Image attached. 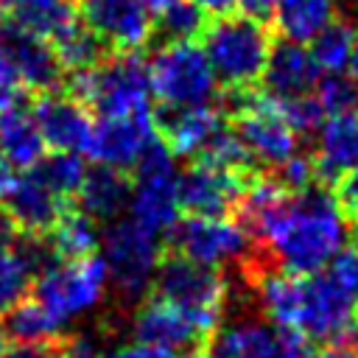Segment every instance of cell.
I'll return each instance as SVG.
<instances>
[{
	"label": "cell",
	"instance_id": "6da1fadb",
	"mask_svg": "<svg viewBox=\"0 0 358 358\" xmlns=\"http://www.w3.org/2000/svg\"><path fill=\"white\" fill-rule=\"evenodd\" d=\"M255 241L263 243L268 257L282 271L316 274L347 246L350 224L336 196L305 187L288 190L268 210L243 221Z\"/></svg>",
	"mask_w": 358,
	"mask_h": 358
},
{
	"label": "cell",
	"instance_id": "7a4b0ae2",
	"mask_svg": "<svg viewBox=\"0 0 358 358\" xmlns=\"http://www.w3.org/2000/svg\"><path fill=\"white\" fill-rule=\"evenodd\" d=\"M255 299L260 316L274 327L319 344H333L350 336L358 313L327 271L294 274L268 268L255 280Z\"/></svg>",
	"mask_w": 358,
	"mask_h": 358
},
{
	"label": "cell",
	"instance_id": "3957f363",
	"mask_svg": "<svg viewBox=\"0 0 358 358\" xmlns=\"http://www.w3.org/2000/svg\"><path fill=\"white\" fill-rule=\"evenodd\" d=\"M201 48L218 84L243 92L263 78L271 53V34L260 17L227 11L204 22Z\"/></svg>",
	"mask_w": 358,
	"mask_h": 358
},
{
	"label": "cell",
	"instance_id": "277c9868",
	"mask_svg": "<svg viewBox=\"0 0 358 358\" xmlns=\"http://www.w3.org/2000/svg\"><path fill=\"white\" fill-rule=\"evenodd\" d=\"M67 90L87 109H95L98 117L151 112L148 73L134 53H117L106 62H95L92 67L73 73Z\"/></svg>",
	"mask_w": 358,
	"mask_h": 358
},
{
	"label": "cell",
	"instance_id": "5b68a950",
	"mask_svg": "<svg viewBox=\"0 0 358 358\" xmlns=\"http://www.w3.org/2000/svg\"><path fill=\"white\" fill-rule=\"evenodd\" d=\"M145 73L162 109L213 103L218 95V78L196 39H168L151 53Z\"/></svg>",
	"mask_w": 358,
	"mask_h": 358
},
{
	"label": "cell",
	"instance_id": "8992f818",
	"mask_svg": "<svg viewBox=\"0 0 358 358\" xmlns=\"http://www.w3.org/2000/svg\"><path fill=\"white\" fill-rule=\"evenodd\" d=\"M109 291V271L101 255L53 260L34 280V299L45 305L64 327L92 313Z\"/></svg>",
	"mask_w": 358,
	"mask_h": 358
},
{
	"label": "cell",
	"instance_id": "52a82bcc",
	"mask_svg": "<svg viewBox=\"0 0 358 358\" xmlns=\"http://www.w3.org/2000/svg\"><path fill=\"white\" fill-rule=\"evenodd\" d=\"M101 249L109 282L120 291V296L137 299L154 285L162 263L159 232L137 224L134 218H115L106 232H101Z\"/></svg>",
	"mask_w": 358,
	"mask_h": 358
},
{
	"label": "cell",
	"instance_id": "ba28073f",
	"mask_svg": "<svg viewBox=\"0 0 358 358\" xmlns=\"http://www.w3.org/2000/svg\"><path fill=\"white\" fill-rule=\"evenodd\" d=\"M249 162L263 168H280L294 154H299V134L288 123L282 106L268 92H235V126Z\"/></svg>",
	"mask_w": 358,
	"mask_h": 358
},
{
	"label": "cell",
	"instance_id": "9c48e42d",
	"mask_svg": "<svg viewBox=\"0 0 358 358\" xmlns=\"http://www.w3.org/2000/svg\"><path fill=\"white\" fill-rule=\"evenodd\" d=\"M154 288H157V296L190 313L210 336L221 327L224 310L229 302V282L218 268H207L176 255L159 263Z\"/></svg>",
	"mask_w": 358,
	"mask_h": 358
},
{
	"label": "cell",
	"instance_id": "30bf717a",
	"mask_svg": "<svg viewBox=\"0 0 358 358\" xmlns=\"http://www.w3.org/2000/svg\"><path fill=\"white\" fill-rule=\"evenodd\" d=\"M179 213L182 204H179L176 157L157 140L134 168L131 193H129V218L162 235L173 229V224L182 218Z\"/></svg>",
	"mask_w": 358,
	"mask_h": 358
},
{
	"label": "cell",
	"instance_id": "8fae6325",
	"mask_svg": "<svg viewBox=\"0 0 358 358\" xmlns=\"http://www.w3.org/2000/svg\"><path fill=\"white\" fill-rule=\"evenodd\" d=\"M171 241L176 255L207 266V268H227L249 257L252 252V232L243 221L232 215H185L173 224Z\"/></svg>",
	"mask_w": 358,
	"mask_h": 358
},
{
	"label": "cell",
	"instance_id": "7c38bea8",
	"mask_svg": "<svg viewBox=\"0 0 358 358\" xmlns=\"http://www.w3.org/2000/svg\"><path fill=\"white\" fill-rule=\"evenodd\" d=\"M159 140L157 117L151 112L143 115H123V117H98L92 123L87 157L95 165L134 171L145 151Z\"/></svg>",
	"mask_w": 358,
	"mask_h": 358
},
{
	"label": "cell",
	"instance_id": "4fadbf2b",
	"mask_svg": "<svg viewBox=\"0 0 358 358\" xmlns=\"http://www.w3.org/2000/svg\"><path fill=\"white\" fill-rule=\"evenodd\" d=\"M78 14L101 48L117 53H137L154 36V14L140 0H81Z\"/></svg>",
	"mask_w": 358,
	"mask_h": 358
},
{
	"label": "cell",
	"instance_id": "5bb4252c",
	"mask_svg": "<svg viewBox=\"0 0 358 358\" xmlns=\"http://www.w3.org/2000/svg\"><path fill=\"white\" fill-rule=\"evenodd\" d=\"M215 352L221 358H310V341L274 327L268 319L246 313L221 324Z\"/></svg>",
	"mask_w": 358,
	"mask_h": 358
},
{
	"label": "cell",
	"instance_id": "9a60e30c",
	"mask_svg": "<svg viewBox=\"0 0 358 358\" xmlns=\"http://www.w3.org/2000/svg\"><path fill=\"white\" fill-rule=\"evenodd\" d=\"M0 59L8 64L20 87L34 92H50L62 78V64L48 39L20 28L8 17H0Z\"/></svg>",
	"mask_w": 358,
	"mask_h": 358
},
{
	"label": "cell",
	"instance_id": "2e32d148",
	"mask_svg": "<svg viewBox=\"0 0 358 358\" xmlns=\"http://www.w3.org/2000/svg\"><path fill=\"white\" fill-rule=\"evenodd\" d=\"M243 185V171L199 159L179 173V204L187 215H224L241 201Z\"/></svg>",
	"mask_w": 358,
	"mask_h": 358
},
{
	"label": "cell",
	"instance_id": "e0dca14e",
	"mask_svg": "<svg viewBox=\"0 0 358 358\" xmlns=\"http://www.w3.org/2000/svg\"><path fill=\"white\" fill-rule=\"evenodd\" d=\"M0 207L22 235H48L67 210V199L59 196L36 171H20L0 199Z\"/></svg>",
	"mask_w": 358,
	"mask_h": 358
},
{
	"label": "cell",
	"instance_id": "ac0fdd59",
	"mask_svg": "<svg viewBox=\"0 0 358 358\" xmlns=\"http://www.w3.org/2000/svg\"><path fill=\"white\" fill-rule=\"evenodd\" d=\"M31 109L48 148L87 154L95 120L90 117V109L78 98H73L70 92L62 95L50 90V92H42Z\"/></svg>",
	"mask_w": 358,
	"mask_h": 358
},
{
	"label": "cell",
	"instance_id": "d6986e66",
	"mask_svg": "<svg viewBox=\"0 0 358 358\" xmlns=\"http://www.w3.org/2000/svg\"><path fill=\"white\" fill-rule=\"evenodd\" d=\"M224 129H227L224 115L213 103L162 109L157 117L159 143L173 157H187V159L201 157Z\"/></svg>",
	"mask_w": 358,
	"mask_h": 358
},
{
	"label": "cell",
	"instance_id": "ffe728a7",
	"mask_svg": "<svg viewBox=\"0 0 358 358\" xmlns=\"http://www.w3.org/2000/svg\"><path fill=\"white\" fill-rule=\"evenodd\" d=\"M131 327H134V338L165 347L171 352L196 350L210 336L190 313H185L182 308H176L173 302H168L157 294L137 308Z\"/></svg>",
	"mask_w": 358,
	"mask_h": 358
},
{
	"label": "cell",
	"instance_id": "44dd1931",
	"mask_svg": "<svg viewBox=\"0 0 358 358\" xmlns=\"http://www.w3.org/2000/svg\"><path fill=\"white\" fill-rule=\"evenodd\" d=\"M313 168L319 179L338 182L358 171V106L327 115L313 131Z\"/></svg>",
	"mask_w": 358,
	"mask_h": 358
},
{
	"label": "cell",
	"instance_id": "7402d4cb",
	"mask_svg": "<svg viewBox=\"0 0 358 358\" xmlns=\"http://www.w3.org/2000/svg\"><path fill=\"white\" fill-rule=\"evenodd\" d=\"M322 78V70L313 62V53L308 45L282 39L280 45H271L266 70H263V87L271 98L288 101L299 95H310Z\"/></svg>",
	"mask_w": 358,
	"mask_h": 358
},
{
	"label": "cell",
	"instance_id": "603a6c76",
	"mask_svg": "<svg viewBox=\"0 0 358 358\" xmlns=\"http://www.w3.org/2000/svg\"><path fill=\"white\" fill-rule=\"evenodd\" d=\"M48 154L34 109L17 98L0 109V159L14 171H31Z\"/></svg>",
	"mask_w": 358,
	"mask_h": 358
},
{
	"label": "cell",
	"instance_id": "cb8c5ba5",
	"mask_svg": "<svg viewBox=\"0 0 358 358\" xmlns=\"http://www.w3.org/2000/svg\"><path fill=\"white\" fill-rule=\"evenodd\" d=\"M129 193L131 182L126 171L95 165L92 171H87L76 196L81 201V210L95 221H115L129 210Z\"/></svg>",
	"mask_w": 358,
	"mask_h": 358
},
{
	"label": "cell",
	"instance_id": "d4e9b609",
	"mask_svg": "<svg viewBox=\"0 0 358 358\" xmlns=\"http://www.w3.org/2000/svg\"><path fill=\"white\" fill-rule=\"evenodd\" d=\"M338 0H274L271 17L282 39L310 45L330 22H336Z\"/></svg>",
	"mask_w": 358,
	"mask_h": 358
},
{
	"label": "cell",
	"instance_id": "484cf974",
	"mask_svg": "<svg viewBox=\"0 0 358 358\" xmlns=\"http://www.w3.org/2000/svg\"><path fill=\"white\" fill-rule=\"evenodd\" d=\"M48 246L56 260H73V257H87L95 255L101 246V229L92 215L84 210H64L59 221L48 232Z\"/></svg>",
	"mask_w": 358,
	"mask_h": 358
},
{
	"label": "cell",
	"instance_id": "4316f807",
	"mask_svg": "<svg viewBox=\"0 0 358 358\" xmlns=\"http://www.w3.org/2000/svg\"><path fill=\"white\" fill-rule=\"evenodd\" d=\"M8 20L50 42L64 28H70L78 17H76L70 0H14Z\"/></svg>",
	"mask_w": 358,
	"mask_h": 358
},
{
	"label": "cell",
	"instance_id": "83f0119b",
	"mask_svg": "<svg viewBox=\"0 0 358 358\" xmlns=\"http://www.w3.org/2000/svg\"><path fill=\"white\" fill-rule=\"evenodd\" d=\"M3 319V336L11 341H53L64 333V324L34 296L20 299Z\"/></svg>",
	"mask_w": 358,
	"mask_h": 358
},
{
	"label": "cell",
	"instance_id": "f1b7e54d",
	"mask_svg": "<svg viewBox=\"0 0 358 358\" xmlns=\"http://www.w3.org/2000/svg\"><path fill=\"white\" fill-rule=\"evenodd\" d=\"M355 39H358V31L350 22L336 20L308 45L322 76H347L355 53Z\"/></svg>",
	"mask_w": 358,
	"mask_h": 358
},
{
	"label": "cell",
	"instance_id": "f546056e",
	"mask_svg": "<svg viewBox=\"0 0 358 358\" xmlns=\"http://www.w3.org/2000/svg\"><path fill=\"white\" fill-rule=\"evenodd\" d=\"M50 48H53L62 70H70V73L87 70L95 62H101V42L81 20H76L70 28H64L59 36H53Z\"/></svg>",
	"mask_w": 358,
	"mask_h": 358
},
{
	"label": "cell",
	"instance_id": "4dcf8cb0",
	"mask_svg": "<svg viewBox=\"0 0 358 358\" xmlns=\"http://www.w3.org/2000/svg\"><path fill=\"white\" fill-rule=\"evenodd\" d=\"M34 280H36V271L17 243L0 252V316H6L20 299H25Z\"/></svg>",
	"mask_w": 358,
	"mask_h": 358
},
{
	"label": "cell",
	"instance_id": "1f68e13d",
	"mask_svg": "<svg viewBox=\"0 0 358 358\" xmlns=\"http://www.w3.org/2000/svg\"><path fill=\"white\" fill-rule=\"evenodd\" d=\"M31 171H36L59 196L70 199L78 193L84 176H87V165L81 159V154H73V151H53V154H45Z\"/></svg>",
	"mask_w": 358,
	"mask_h": 358
},
{
	"label": "cell",
	"instance_id": "d6a6232c",
	"mask_svg": "<svg viewBox=\"0 0 358 358\" xmlns=\"http://www.w3.org/2000/svg\"><path fill=\"white\" fill-rule=\"evenodd\" d=\"M204 14L190 0H176L165 11L157 14V25L165 39H196L204 31Z\"/></svg>",
	"mask_w": 358,
	"mask_h": 358
},
{
	"label": "cell",
	"instance_id": "836d02e7",
	"mask_svg": "<svg viewBox=\"0 0 358 358\" xmlns=\"http://www.w3.org/2000/svg\"><path fill=\"white\" fill-rule=\"evenodd\" d=\"M313 95L322 103L324 117L358 106V92H355V87L350 84L347 76H322L316 90H313Z\"/></svg>",
	"mask_w": 358,
	"mask_h": 358
},
{
	"label": "cell",
	"instance_id": "e575fe53",
	"mask_svg": "<svg viewBox=\"0 0 358 358\" xmlns=\"http://www.w3.org/2000/svg\"><path fill=\"white\" fill-rule=\"evenodd\" d=\"M288 123L294 126L296 134H313L319 129V123L324 120V109L322 103L316 101V95H299V98H288V101H280Z\"/></svg>",
	"mask_w": 358,
	"mask_h": 358
},
{
	"label": "cell",
	"instance_id": "d590c367",
	"mask_svg": "<svg viewBox=\"0 0 358 358\" xmlns=\"http://www.w3.org/2000/svg\"><path fill=\"white\" fill-rule=\"evenodd\" d=\"M327 274L330 280L347 294V299L358 308V249H341L333 263L327 266Z\"/></svg>",
	"mask_w": 358,
	"mask_h": 358
},
{
	"label": "cell",
	"instance_id": "8d00e7d4",
	"mask_svg": "<svg viewBox=\"0 0 358 358\" xmlns=\"http://www.w3.org/2000/svg\"><path fill=\"white\" fill-rule=\"evenodd\" d=\"M277 179L288 187V190H305V187H313V179L316 176V168H313V159L305 157V154H294L288 162H282L277 168Z\"/></svg>",
	"mask_w": 358,
	"mask_h": 358
},
{
	"label": "cell",
	"instance_id": "74e56055",
	"mask_svg": "<svg viewBox=\"0 0 358 358\" xmlns=\"http://www.w3.org/2000/svg\"><path fill=\"white\" fill-rule=\"evenodd\" d=\"M103 358H176V352L157 347V344H148V341H140V338H131V341L112 347Z\"/></svg>",
	"mask_w": 358,
	"mask_h": 358
},
{
	"label": "cell",
	"instance_id": "f35d334b",
	"mask_svg": "<svg viewBox=\"0 0 358 358\" xmlns=\"http://www.w3.org/2000/svg\"><path fill=\"white\" fill-rule=\"evenodd\" d=\"M59 358H103V352H101L95 338L78 333V336H70L59 344Z\"/></svg>",
	"mask_w": 358,
	"mask_h": 358
},
{
	"label": "cell",
	"instance_id": "ab89813d",
	"mask_svg": "<svg viewBox=\"0 0 358 358\" xmlns=\"http://www.w3.org/2000/svg\"><path fill=\"white\" fill-rule=\"evenodd\" d=\"M3 358H59V347L50 341H14V347H6Z\"/></svg>",
	"mask_w": 358,
	"mask_h": 358
},
{
	"label": "cell",
	"instance_id": "60d3db41",
	"mask_svg": "<svg viewBox=\"0 0 358 358\" xmlns=\"http://www.w3.org/2000/svg\"><path fill=\"white\" fill-rule=\"evenodd\" d=\"M336 201L341 204V210L347 213V218H358V171L347 173L338 179V193Z\"/></svg>",
	"mask_w": 358,
	"mask_h": 358
},
{
	"label": "cell",
	"instance_id": "b9f144b4",
	"mask_svg": "<svg viewBox=\"0 0 358 358\" xmlns=\"http://www.w3.org/2000/svg\"><path fill=\"white\" fill-rule=\"evenodd\" d=\"M17 90H20L17 78L11 76L8 64H6L3 59H0V109H3L6 103H11V101L17 98Z\"/></svg>",
	"mask_w": 358,
	"mask_h": 358
},
{
	"label": "cell",
	"instance_id": "7bdbcfd3",
	"mask_svg": "<svg viewBox=\"0 0 358 358\" xmlns=\"http://www.w3.org/2000/svg\"><path fill=\"white\" fill-rule=\"evenodd\" d=\"M204 17H221L235 8V0H190Z\"/></svg>",
	"mask_w": 358,
	"mask_h": 358
},
{
	"label": "cell",
	"instance_id": "ee69618b",
	"mask_svg": "<svg viewBox=\"0 0 358 358\" xmlns=\"http://www.w3.org/2000/svg\"><path fill=\"white\" fill-rule=\"evenodd\" d=\"M17 235H20V229L14 227V221L8 218V213L0 207V252L3 249H11L17 243Z\"/></svg>",
	"mask_w": 358,
	"mask_h": 358
},
{
	"label": "cell",
	"instance_id": "f6af8a7d",
	"mask_svg": "<svg viewBox=\"0 0 358 358\" xmlns=\"http://www.w3.org/2000/svg\"><path fill=\"white\" fill-rule=\"evenodd\" d=\"M310 358H358V350H355V347H347V344L333 341V344H324L322 350H316Z\"/></svg>",
	"mask_w": 358,
	"mask_h": 358
},
{
	"label": "cell",
	"instance_id": "bcb514c9",
	"mask_svg": "<svg viewBox=\"0 0 358 358\" xmlns=\"http://www.w3.org/2000/svg\"><path fill=\"white\" fill-rule=\"evenodd\" d=\"M235 6L243 11V14H252V17H266L274 6V0H235Z\"/></svg>",
	"mask_w": 358,
	"mask_h": 358
},
{
	"label": "cell",
	"instance_id": "7dc6e473",
	"mask_svg": "<svg viewBox=\"0 0 358 358\" xmlns=\"http://www.w3.org/2000/svg\"><path fill=\"white\" fill-rule=\"evenodd\" d=\"M14 176H17V173H14V168H11L8 162H3V159H0V199L6 196L8 185L14 182Z\"/></svg>",
	"mask_w": 358,
	"mask_h": 358
},
{
	"label": "cell",
	"instance_id": "c3c4849f",
	"mask_svg": "<svg viewBox=\"0 0 358 358\" xmlns=\"http://www.w3.org/2000/svg\"><path fill=\"white\" fill-rule=\"evenodd\" d=\"M347 78H350V84H352V87H355V92H358V39H355V53H352V62H350Z\"/></svg>",
	"mask_w": 358,
	"mask_h": 358
},
{
	"label": "cell",
	"instance_id": "681fc988",
	"mask_svg": "<svg viewBox=\"0 0 358 358\" xmlns=\"http://www.w3.org/2000/svg\"><path fill=\"white\" fill-rule=\"evenodd\" d=\"M140 3H143V6H145V8H148L154 17H157L159 11H165V8H168L171 3H176V0H140Z\"/></svg>",
	"mask_w": 358,
	"mask_h": 358
},
{
	"label": "cell",
	"instance_id": "f907efd6",
	"mask_svg": "<svg viewBox=\"0 0 358 358\" xmlns=\"http://www.w3.org/2000/svg\"><path fill=\"white\" fill-rule=\"evenodd\" d=\"M350 338H352V347L358 350V313H355V322H352V327H350Z\"/></svg>",
	"mask_w": 358,
	"mask_h": 358
},
{
	"label": "cell",
	"instance_id": "816d5d0a",
	"mask_svg": "<svg viewBox=\"0 0 358 358\" xmlns=\"http://www.w3.org/2000/svg\"><path fill=\"white\" fill-rule=\"evenodd\" d=\"M190 358H221V355H218L215 350H213V352H210V350H196Z\"/></svg>",
	"mask_w": 358,
	"mask_h": 358
},
{
	"label": "cell",
	"instance_id": "f5cc1de1",
	"mask_svg": "<svg viewBox=\"0 0 358 358\" xmlns=\"http://www.w3.org/2000/svg\"><path fill=\"white\" fill-rule=\"evenodd\" d=\"M3 352H6V336H3V327H0V358H3Z\"/></svg>",
	"mask_w": 358,
	"mask_h": 358
},
{
	"label": "cell",
	"instance_id": "db71d44e",
	"mask_svg": "<svg viewBox=\"0 0 358 358\" xmlns=\"http://www.w3.org/2000/svg\"><path fill=\"white\" fill-rule=\"evenodd\" d=\"M355 221H358V218H355Z\"/></svg>",
	"mask_w": 358,
	"mask_h": 358
}]
</instances>
